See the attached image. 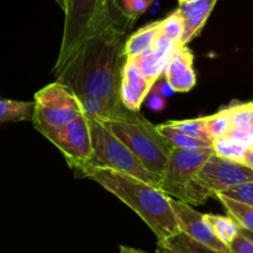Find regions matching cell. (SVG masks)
<instances>
[{"mask_svg":"<svg viewBox=\"0 0 253 253\" xmlns=\"http://www.w3.org/2000/svg\"><path fill=\"white\" fill-rule=\"evenodd\" d=\"M195 1V0H179V5H184V4H189V2Z\"/></svg>","mask_w":253,"mask_h":253,"instance_id":"34","label":"cell"},{"mask_svg":"<svg viewBox=\"0 0 253 253\" xmlns=\"http://www.w3.org/2000/svg\"><path fill=\"white\" fill-rule=\"evenodd\" d=\"M157 94H160L161 96H163V98H168V96L173 95V94L175 93L174 90H173L172 88H170L169 85L167 84V82H166L165 84H162V85L157 86V91H156Z\"/></svg>","mask_w":253,"mask_h":253,"instance_id":"29","label":"cell"},{"mask_svg":"<svg viewBox=\"0 0 253 253\" xmlns=\"http://www.w3.org/2000/svg\"><path fill=\"white\" fill-rule=\"evenodd\" d=\"M160 34L161 21L151 22V24L138 29L125 41V44H124L125 58H133V57L141 56V54L150 53Z\"/></svg>","mask_w":253,"mask_h":253,"instance_id":"14","label":"cell"},{"mask_svg":"<svg viewBox=\"0 0 253 253\" xmlns=\"http://www.w3.org/2000/svg\"><path fill=\"white\" fill-rule=\"evenodd\" d=\"M242 163H244L246 167H249L250 169L253 170V147L247 148L246 155H245L244 160H242Z\"/></svg>","mask_w":253,"mask_h":253,"instance_id":"30","label":"cell"},{"mask_svg":"<svg viewBox=\"0 0 253 253\" xmlns=\"http://www.w3.org/2000/svg\"><path fill=\"white\" fill-rule=\"evenodd\" d=\"M194 56L187 46H179L168 61L163 76L168 85L178 93L190 91L197 84L194 72Z\"/></svg>","mask_w":253,"mask_h":253,"instance_id":"12","label":"cell"},{"mask_svg":"<svg viewBox=\"0 0 253 253\" xmlns=\"http://www.w3.org/2000/svg\"><path fill=\"white\" fill-rule=\"evenodd\" d=\"M119 253H146L140 251V250L132 249V247H127V246H120V250H119Z\"/></svg>","mask_w":253,"mask_h":253,"instance_id":"31","label":"cell"},{"mask_svg":"<svg viewBox=\"0 0 253 253\" xmlns=\"http://www.w3.org/2000/svg\"><path fill=\"white\" fill-rule=\"evenodd\" d=\"M147 1H148V2H150V4H151V5H152V4H153V2H155V1H156V0H147Z\"/></svg>","mask_w":253,"mask_h":253,"instance_id":"35","label":"cell"},{"mask_svg":"<svg viewBox=\"0 0 253 253\" xmlns=\"http://www.w3.org/2000/svg\"><path fill=\"white\" fill-rule=\"evenodd\" d=\"M127 31L120 25L105 27L84 42L56 74L57 82L67 86L77 100L101 101L119 119L133 114L124 106L120 99L121 69L126 59L124 37Z\"/></svg>","mask_w":253,"mask_h":253,"instance_id":"1","label":"cell"},{"mask_svg":"<svg viewBox=\"0 0 253 253\" xmlns=\"http://www.w3.org/2000/svg\"><path fill=\"white\" fill-rule=\"evenodd\" d=\"M205 128L211 140L224 137L231 130V120L227 108L217 111L216 114L210 116H204Z\"/></svg>","mask_w":253,"mask_h":253,"instance_id":"23","label":"cell"},{"mask_svg":"<svg viewBox=\"0 0 253 253\" xmlns=\"http://www.w3.org/2000/svg\"><path fill=\"white\" fill-rule=\"evenodd\" d=\"M211 155H214L212 148L189 151L173 147L161 179L160 189L172 199L190 205L195 177Z\"/></svg>","mask_w":253,"mask_h":253,"instance_id":"6","label":"cell"},{"mask_svg":"<svg viewBox=\"0 0 253 253\" xmlns=\"http://www.w3.org/2000/svg\"><path fill=\"white\" fill-rule=\"evenodd\" d=\"M217 195H222V197H226L235 202L242 203V204L250 205L253 208V182L245 183V184L235 187Z\"/></svg>","mask_w":253,"mask_h":253,"instance_id":"26","label":"cell"},{"mask_svg":"<svg viewBox=\"0 0 253 253\" xmlns=\"http://www.w3.org/2000/svg\"><path fill=\"white\" fill-rule=\"evenodd\" d=\"M183 32V19L179 10H175L166 19L161 20V34L180 44V37Z\"/></svg>","mask_w":253,"mask_h":253,"instance_id":"25","label":"cell"},{"mask_svg":"<svg viewBox=\"0 0 253 253\" xmlns=\"http://www.w3.org/2000/svg\"><path fill=\"white\" fill-rule=\"evenodd\" d=\"M217 199L221 202L224 208L226 209L227 214L232 220L236 221L240 229L253 234V208L250 205L242 204V203L235 202L222 195H216Z\"/></svg>","mask_w":253,"mask_h":253,"instance_id":"19","label":"cell"},{"mask_svg":"<svg viewBox=\"0 0 253 253\" xmlns=\"http://www.w3.org/2000/svg\"><path fill=\"white\" fill-rule=\"evenodd\" d=\"M86 118L90 131L91 155L83 170L89 168L115 170L160 188L161 178L146 169L125 143L98 120L89 116Z\"/></svg>","mask_w":253,"mask_h":253,"instance_id":"5","label":"cell"},{"mask_svg":"<svg viewBox=\"0 0 253 253\" xmlns=\"http://www.w3.org/2000/svg\"><path fill=\"white\" fill-rule=\"evenodd\" d=\"M229 253H253V241L240 232L229 246Z\"/></svg>","mask_w":253,"mask_h":253,"instance_id":"27","label":"cell"},{"mask_svg":"<svg viewBox=\"0 0 253 253\" xmlns=\"http://www.w3.org/2000/svg\"><path fill=\"white\" fill-rule=\"evenodd\" d=\"M170 207L178 222L179 231L199 241L200 244L210 247L217 252L229 253V249L217 240L209 224L205 221L204 214H200L190 205L170 198Z\"/></svg>","mask_w":253,"mask_h":253,"instance_id":"10","label":"cell"},{"mask_svg":"<svg viewBox=\"0 0 253 253\" xmlns=\"http://www.w3.org/2000/svg\"><path fill=\"white\" fill-rule=\"evenodd\" d=\"M54 1H56L57 4H58L59 6H61L62 10H64V6H66V1H67V0H54Z\"/></svg>","mask_w":253,"mask_h":253,"instance_id":"33","label":"cell"},{"mask_svg":"<svg viewBox=\"0 0 253 253\" xmlns=\"http://www.w3.org/2000/svg\"><path fill=\"white\" fill-rule=\"evenodd\" d=\"M231 120V130L236 132H247L253 128V101L236 104L227 108Z\"/></svg>","mask_w":253,"mask_h":253,"instance_id":"21","label":"cell"},{"mask_svg":"<svg viewBox=\"0 0 253 253\" xmlns=\"http://www.w3.org/2000/svg\"><path fill=\"white\" fill-rule=\"evenodd\" d=\"M34 113V101H19L11 99L0 100V124L32 121Z\"/></svg>","mask_w":253,"mask_h":253,"instance_id":"16","label":"cell"},{"mask_svg":"<svg viewBox=\"0 0 253 253\" xmlns=\"http://www.w3.org/2000/svg\"><path fill=\"white\" fill-rule=\"evenodd\" d=\"M148 106H150V108L155 111L163 110L166 106L165 98H163V96H161L160 94H157V93L152 94V95L150 96V99H148Z\"/></svg>","mask_w":253,"mask_h":253,"instance_id":"28","label":"cell"},{"mask_svg":"<svg viewBox=\"0 0 253 253\" xmlns=\"http://www.w3.org/2000/svg\"><path fill=\"white\" fill-rule=\"evenodd\" d=\"M158 132L170 143L174 148H182V150H202V148H212V141L199 140V138L190 137L185 133L179 132L174 128L169 127L166 124L156 126Z\"/></svg>","mask_w":253,"mask_h":253,"instance_id":"18","label":"cell"},{"mask_svg":"<svg viewBox=\"0 0 253 253\" xmlns=\"http://www.w3.org/2000/svg\"><path fill=\"white\" fill-rule=\"evenodd\" d=\"M212 151L217 157L242 163L247 147L229 136H224L212 140Z\"/></svg>","mask_w":253,"mask_h":253,"instance_id":"20","label":"cell"},{"mask_svg":"<svg viewBox=\"0 0 253 253\" xmlns=\"http://www.w3.org/2000/svg\"><path fill=\"white\" fill-rule=\"evenodd\" d=\"M82 173L132 209L152 230L158 241L179 232L170 207V198L160 188L110 169L89 168Z\"/></svg>","mask_w":253,"mask_h":253,"instance_id":"2","label":"cell"},{"mask_svg":"<svg viewBox=\"0 0 253 253\" xmlns=\"http://www.w3.org/2000/svg\"><path fill=\"white\" fill-rule=\"evenodd\" d=\"M194 182L199 192L208 200L220 193L253 182V170L244 163L211 155L200 168Z\"/></svg>","mask_w":253,"mask_h":253,"instance_id":"8","label":"cell"},{"mask_svg":"<svg viewBox=\"0 0 253 253\" xmlns=\"http://www.w3.org/2000/svg\"><path fill=\"white\" fill-rule=\"evenodd\" d=\"M158 253H221L205 245L195 241L194 239L179 231L163 241H158Z\"/></svg>","mask_w":253,"mask_h":253,"instance_id":"15","label":"cell"},{"mask_svg":"<svg viewBox=\"0 0 253 253\" xmlns=\"http://www.w3.org/2000/svg\"><path fill=\"white\" fill-rule=\"evenodd\" d=\"M99 123L125 143L146 169L162 179L173 147L158 132L156 125L146 120L140 113H133L125 119Z\"/></svg>","mask_w":253,"mask_h":253,"instance_id":"4","label":"cell"},{"mask_svg":"<svg viewBox=\"0 0 253 253\" xmlns=\"http://www.w3.org/2000/svg\"><path fill=\"white\" fill-rule=\"evenodd\" d=\"M204 219L209 224L210 229L212 230L217 240L229 249L231 242L240 234V226L236 224V221L230 216L214 214H204Z\"/></svg>","mask_w":253,"mask_h":253,"instance_id":"17","label":"cell"},{"mask_svg":"<svg viewBox=\"0 0 253 253\" xmlns=\"http://www.w3.org/2000/svg\"><path fill=\"white\" fill-rule=\"evenodd\" d=\"M217 0H195L189 4L179 5L183 19V32L180 37V46H187L194 37H197L207 24Z\"/></svg>","mask_w":253,"mask_h":253,"instance_id":"13","label":"cell"},{"mask_svg":"<svg viewBox=\"0 0 253 253\" xmlns=\"http://www.w3.org/2000/svg\"><path fill=\"white\" fill-rule=\"evenodd\" d=\"M166 125L179 131V132L185 133V135L190 136V137L199 138V140L205 141H212L209 137V135H208L207 128H205L204 116L198 119H189V120L169 121V123H166Z\"/></svg>","mask_w":253,"mask_h":253,"instance_id":"24","label":"cell"},{"mask_svg":"<svg viewBox=\"0 0 253 253\" xmlns=\"http://www.w3.org/2000/svg\"><path fill=\"white\" fill-rule=\"evenodd\" d=\"M40 133L63 153L69 167L81 172L84 169L91 155L90 131L84 114L62 127L42 130Z\"/></svg>","mask_w":253,"mask_h":253,"instance_id":"9","label":"cell"},{"mask_svg":"<svg viewBox=\"0 0 253 253\" xmlns=\"http://www.w3.org/2000/svg\"><path fill=\"white\" fill-rule=\"evenodd\" d=\"M132 59L135 62V64L137 66V68L140 69V72L142 73V76L155 86L156 82L158 81L161 76L163 74L166 66L167 64L163 63V62L158 61L155 56L152 54V51L150 53L141 54V56L133 57Z\"/></svg>","mask_w":253,"mask_h":253,"instance_id":"22","label":"cell"},{"mask_svg":"<svg viewBox=\"0 0 253 253\" xmlns=\"http://www.w3.org/2000/svg\"><path fill=\"white\" fill-rule=\"evenodd\" d=\"M34 103L32 123L39 132L62 127L83 114L74 94L57 81L40 89L35 94Z\"/></svg>","mask_w":253,"mask_h":253,"instance_id":"7","label":"cell"},{"mask_svg":"<svg viewBox=\"0 0 253 253\" xmlns=\"http://www.w3.org/2000/svg\"><path fill=\"white\" fill-rule=\"evenodd\" d=\"M240 232H241V234L244 235V236H246L247 239H250V240H251V241H253V234H251V232L246 231V230H242V229H240Z\"/></svg>","mask_w":253,"mask_h":253,"instance_id":"32","label":"cell"},{"mask_svg":"<svg viewBox=\"0 0 253 253\" xmlns=\"http://www.w3.org/2000/svg\"><path fill=\"white\" fill-rule=\"evenodd\" d=\"M61 49L53 73L61 72L82 44L110 25L130 29L118 6V0H67Z\"/></svg>","mask_w":253,"mask_h":253,"instance_id":"3","label":"cell"},{"mask_svg":"<svg viewBox=\"0 0 253 253\" xmlns=\"http://www.w3.org/2000/svg\"><path fill=\"white\" fill-rule=\"evenodd\" d=\"M152 84L142 76L131 58H126L121 69L120 99L127 110L140 113V108L150 94Z\"/></svg>","mask_w":253,"mask_h":253,"instance_id":"11","label":"cell"}]
</instances>
